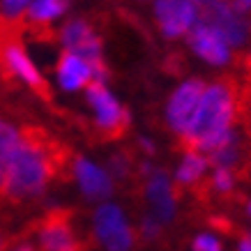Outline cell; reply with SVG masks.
<instances>
[{
  "instance_id": "obj_12",
  "label": "cell",
  "mask_w": 251,
  "mask_h": 251,
  "mask_svg": "<svg viewBox=\"0 0 251 251\" xmlns=\"http://www.w3.org/2000/svg\"><path fill=\"white\" fill-rule=\"evenodd\" d=\"M74 173H76L78 187L85 196L90 198H106L113 191V182L104 171L85 159H74Z\"/></svg>"
},
{
  "instance_id": "obj_6",
  "label": "cell",
  "mask_w": 251,
  "mask_h": 251,
  "mask_svg": "<svg viewBox=\"0 0 251 251\" xmlns=\"http://www.w3.org/2000/svg\"><path fill=\"white\" fill-rule=\"evenodd\" d=\"M95 233L106 251H131L134 233L125 221V214L118 205H101L95 214Z\"/></svg>"
},
{
  "instance_id": "obj_9",
  "label": "cell",
  "mask_w": 251,
  "mask_h": 251,
  "mask_svg": "<svg viewBox=\"0 0 251 251\" xmlns=\"http://www.w3.org/2000/svg\"><path fill=\"white\" fill-rule=\"evenodd\" d=\"M72 214L67 210H51L37 224L39 242L44 251H81L72 230Z\"/></svg>"
},
{
  "instance_id": "obj_17",
  "label": "cell",
  "mask_w": 251,
  "mask_h": 251,
  "mask_svg": "<svg viewBox=\"0 0 251 251\" xmlns=\"http://www.w3.org/2000/svg\"><path fill=\"white\" fill-rule=\"evenodd\" d=\"M30 0H0V14L7 19H19L28 9Z\"/></svg>"
},
{
  "instance_id": "obj_2",
  "label": "cell",
  "mask_w": 251,
  "mask_h": 251,
  "mask_svg": "<svg viewBox=\"0 0 251 251\" xmlns=\"http://www.w3.org/2000/svg\"><path fill=\"white\" fill-rule=\"evenodd\" d=\"M235 111V88L230 81H217L205 88L189 129L182 134V145L187 150L212 152L233 136Z\"/></svg>"
},
{
  "instance_id": "obj_5",
  "label": "cell",
  "mask_w": 251,
  "mask_h": 251,
  "mask_svg": "<svg viewBox=\"0 0 251 251\" xmlns=\"http://www.w3.org/2000/svg\"><path fill=\"white\" fill-rule=\"evenodd\" d=\"M85 90H88V101L97 111V129L104 134V138H120L129 127V113L115 101L104 81L92 78L85 85Z\"/></svg>"
},
{
  "instance_id": "obj_11",
  "label": "cell",
  "mask_w": 251,
  "mask_h": 251,
  "mask_svg": "<svg viewBox=\"0 0 251 251\" xmlns=\"http://www.w3.org/2000/svg\"><path fill=\"white\" fill-rule=\"evenodd\" d=\"M95 78V72H92L90 62L85 60L83 55L74 53L65 49L62 55L58 58V81L65 90H78V88H85Z\"/></svg>"
},
{
  "instance_id": "obj_13",
  "label": "cell",
  "mask_w": 251,
  "mask_h": 251,
  "mask_svg": "<svg viewBox=\"0 0 251 251\" xmlns=\"http://www.w3.org/2000/svg\"><path fill=\"white\" fill-rule=\"evenodd\" d=\"M148 198L152 203L154 212L161 221H168L175 212V196H173V187L171 180L164 171L152 173V177L148 180Z\"/></svg>"
},
{
  "instance_id": "obj_21",
  "label": "cell",
  "mask_w": 251,
  "mask_h": 251,
  "mask_svg": "<svg viewBox=\"0 0 251 251\" xmlns=\"http://www.w3.org/2000/svg\"><path fill=\"white\" fill-rule=\"evenodd\" d=\"M240 251H251V237H244L240 242Z\"/></svg>"
},
{
  "instance_id": "obj_7",
  "label": "cell",
  "mask_w": 251,
  "mask_h": 251,
  "mask_svg": "<svg viewBox=\"0 0 251 251\" xmlns=\"http://www.w3.org/2000/svg\"><path fill=\"white\" fill-rule=\"evenodd\" d=\"M154 16L164 37L177 39L194 28L198 21V9L194 0H157Z\"/></svg>"
},
{
  "instance_id": "obj_23",
  "label": "cell",
  "mask_w": 251,
  "mask_h": 251,
  "mask_svg": "<svg viewBox=\"0 0 251 251\" xmlns=\"http://www.w3.org/2000/svg\"><path fill=\"white\" fill-rule=\"evenodd\" d=\"M249 214H251V201H249Z\"/></svg>"
},
{
  "instance_id": "obj_4",
  "label": "cell",
  "mask_w": 251,
  "mask_h": 251,
  "mask_svg": "<svg viewBox=\"0 0 251 251\" xmlns=\"http://www.w3.org/2000/svg\"><path fill=\"white\" fill-rule=\"evenodd\" d=\"M60 42L65 44V49L83 55L85 60L90 62L97 81H106L108 69L104 65V60H101V39L97 37V32L92 30L90 23L83 21V19L67 21L60 30Z\"/></svg>"
},
{
  "instance_id": "obj_22",
  "label": "cell",
  "mask_w": 251,
  "mask_h": 251,
  "mask_svg": "<svg viewBox=\"0 0 251 251\" xmlns=\"http://www.w3.org/2000/svg\"><path fill=\"white\" fill-rule=\"evenodd\" d=\"M16 251H32V247H21V249H16Z\"/></svg>"
},
{
  "instance_id": "obj_3",
  "label": "cell",
  "mask_w": 251,
  "mask_h": 251,
  "mask_svg": "<svg viewBox=\"0 0 251 251\" xmlns=\"http://www.w3.org/2000/svg\"><path fill=\"white\" fill-rule=\"evenodd\" d=\"M21 30L23 28L19 19H7V16L0 14V76L23 81L35 95L49 101L51 88L25 53L21 42Z\"/></svg>"
},
{
  "instance_id": "obj_18",
  "label": "cell",
  "mask_w": 251,
  "mask_h": 251,
  "mask_svg": "<svg viewBox=\"0 0 251 251\" xmlns=\"http://www.w3.org/2000/svg\"><path fill=\"white\" fill-rule=\"evenodd\" d=\"M194 251H221V244L214 235H201L194 242Z\"/></svg>"
},
{
  "instance_id": "obj_24",
  "label": "cell",
  "mask_w": 251,
  "mask_h": 251,
  "mask_svg": "<svg viewBox=\"0 0 251 251\" xmlns=\"http://www.w3.org/2000/svg\"><path fill=\"white\" fill-rule=\"evenodd\" d=\"M0 249H2V247H0Z\"/></svg>"
},
{
  "instance_id": "obj_8",
  "label": "cell",
  "mask_w": 251,
  "mask_h": 251,
  "mask_svg": "<svg viewBox=\"0 0 251 251\" xmlns=\"http://www.w3.org/2000/svg\"><path fill=\"white\" fill-rule=\"evenodd\" d=\"M203 92H205V83L198 81V78H191V81H184V83L173 92L171 101H168V108H166L168 125H171V129L177 131L180 136L189 129L191 120H194V115H196V108H198V104H201Z\"/></svg>"
},
{
  "instance_id": "obj_20",
  "label": "cell",
  "mask_w": 251,
  "mask_h": 251,
  "mask_svg": "<svg viewBox=\"0 0 251 251\" xmlns=\"http://www.w3.org/2000/svg\"><path fill=\"white\" fill-rule=\"evenodd\" d=\"M233 7L240 12V14H251V0H233Z\"/></svg>"
},
{
  "instance_id": "obj_15",
  "label": "cell",
  "mask_w": 251,
  "mask_h": 251,
  "mask_svg": "<svg viewBox=\"0 0 251 251\" xmlns=\"http://www.w3.org/2000/svg\"><path fill=\"white\" fill-rule=\"evenodd\" d=\"M207 159L203 154H198V150H187L182 159V166L177 171V182L180 184H194L201 180V175L205 173Z\"/></svg>"
},
{
  "instance_id": "obj_10",
  "label": "cell",
  "mask_w": 251,
  "mask_h": 251,
  "mask_svg": "<svg viewBox=\"0 0 251 251\" xmlns=\"http://www.w3.org/2000/svg\"><path fill=\"white\" fill-rule=\"evenodd\" d=\"M189 46L194 49V53L201 55L210 65H226L230 60V49L228 42L224 39L217 28L207 25L203 21H196L189 32Z\"/></svg>"
},
{
  "instance_id": "obj_1",
  "label": "cell",
  "mask_w": 251,
  "mask_h": 251,
  "mask_svg": "<svg viewBox=\"0 0 251 251\" xmlns=\"http://www.w3.org/2000/svg\"><path fill=\"white\" fill-rule=\"evenodd\" d=\"M19 134L21 138L9 159L2 198L21 203L42 196L49 182L60 177L69 166V152L37 127H25Z\"/></svg>"
},
{
  "instance_id": "obj_14",
  "label": "cell",
  "mask_w": 251,
  "mask_h": 251,
  "mask_svg": "<svg viewBox=\"0 0 251 251\" xmlns=\"http://www.w3.org/2000/svg\"><path fill=\"white\" fill-rule=\"evenodd\" d=\"M21 134L0 118V196L5 194V182H7V168H9V159L14 152L16 143H19Z\"/></svg>"
},
{
  "instance_id": "obj_19",
  "label": "cell",
  "mask_w": 251,
  "mask_h": 251,
  "mask_svg": "<svg viewBox=\"0 0 251 251\" xmlns=\"http://www.w3.org/2000/svg\"><path fill=\"white\" fill-rule=\"evenodd\" d=\"M143 235L150 237V240L159 235V226H157V221H152V219H145L143 221Z\"/></svg>"
},
{
  "instance_id": "obj_16",
  "label": "cell",
  "mask_w": 251,
  "mask_h": 251,
  "mask_svg": "<svg viewBox=\"0 0 251 251\" xmlns=\"http://www.w3.org/2000/svg\"><path fill=\"white\" fill-rule=\"evenodd\" d=\"M212 184H214V189H219V191H230L233 189V184H235V175H233V171L226 166H219L217 171H214V177H212Z\"/></svg>"
}]
</instances>
